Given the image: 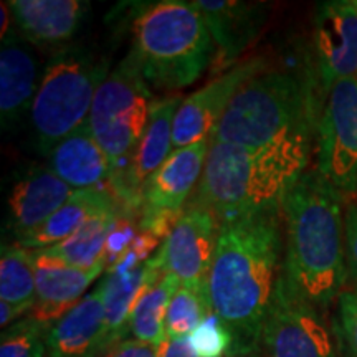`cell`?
Instances as JSON below:
<instances>
[{
	"label": "cell",
	"instance_id": "cell-6",
	"mask_svg": "<svg viewBox=\"0 0 357 357\" xmlns=\"http://www.w3.org/2000/svg\"><path fill=\"white\" fill-rule=\"evenodd\" d=\"M108 75V61L79 48H66L48 61L30 109L35 142L43 154L86 124Z\"/></svg>",
	"mask_w": 357,
	"mask_h": 357
},
{
	"label": "cell",
	"instance_id": "cell-3",
	"mask_svg": "<svg viewBox=\"0 0 357 357\" xmlns=\"http://www.w3.org/2000/svg\"><path fill=\"white\" fill-rule=\"evenodd\" d=\"M311 137L265 147L211 141L204 172L190 205L229 223L281 212L288 192L306 172Z\"/></svg>",
	"mask_w": 357,
	"mask_h": 357
},
{
	"label": "cell",
	"instance_id": "cell-21",
	"mask_svg": "<svg viewBox=\"0 0 357 357\" xmlns=\"http://www.w3.org/2000/svg\"><path fill=\"white\" fill-rule=\"evenodd\" d=\"M75 192L48 167L33 169L20 178L8 195L10 225L17 238L42 225Z\"/></svg>",
	"mask_w": 357,
	"mask_h": 357
},
{
	"label": "cell",
	"instance_id": "cell-24",
	"mask_svg": "<svg viewBox=\"0 0 357 357\" xmlns=\"http://www.w3.org/2000/svg\"><path fill=\"white\" fill-rule=\"evenodd\" d=\"M116 220H118L116 205H111L89 217L70 238L43 252L82 270H93L100 265H108L106 247Z\"/></svg>",
	"mask_w": 357,
	"mask_h": 357
},
{
	"label": "cell",
	"instance_id": "cell-14",
	"mask_svg": "<svg viewBox=\"0 0 357 357\" xmlns=\"http://www.w3.org/2000/svg\"><path fill=\"white\" fill-rule=\"evenodd\" d=\"M33 257L37 298L29 316L50 329L71 307L83 300V294L105 271L106 265H100L93 270H82L43 250L33 252Z\"/></svg>",
	"mask_w": 357,
	"mask_h": 357
},
{
	"label": "cell",
	"instance_id": "cell-2",
	"mask_svg": "<svg viewBox=\"0 0 357 357\" xmlns=\"http://www.w3.org/2000/svg\"><path fill=\"white\" fill-rule=\"evenodd\" d=\"M281 211L287 223L281 275L298 296L324 311L349 275L341 194L318 171L305 172Z\"/></svg>",
	"mask_w": 357,
	"mask_h": 357
},
{
	"label": "cell",
	"instance_id": "cell-4",
	"mask_svg": "<svg viewBox=\"0 0 357 357\" xmlns=\"http://www.w3.org/2000/svg\"><path fill=\"white\" fill-rule=\"evenodd\" d=\"M131 53L149 86L176 91L190 86L207 70L215 43L192 2L160 0L132 19Z\"/></svg>",
	"mask_w": 357,
	"mask_h": 357
},
{
	"label": "cell",
	"instance_id": "cell-13",
	"mask_svg": "<svg viewBox=\"0 0 357 357\" xmlns=\"http://www.w3.org/2000/svg\"><path fill=\"white\" fill-rule=\"evenodd\" d=\"M316 68L326 93L334 83L357 77V7L354 0L319 3L312 30Z\"/></svg>",
	"mask_w": 357,
	"mask_h": 357
},
{
	"label": "cell",
	"instance_id": "cell-30",
	"mask_svg": "<svg viewBox=\"0 0 357 357\" xmlns=\"http://www.w3.org/2000/svg\"><path fill=\"white\" fill-rule=\"evenodd\" d=\"M344 248L347 271L357 284V204H351L344 213Z\"/></svg>",
	"mask_w": 357,
	"mask_h": 357
},
{
	"label": "cell",
	"instance_id": "cell-10",
	"mask_svg": "<svg viewBox=\"0 0 357 357\" xmlns=\"http://www.w3.org/2000/svg\"><path fill=\"white\" fill-rule=\"evenodd\" d=\"M218 234L220 223L217 218L190 205L172 223L153 260L164 275L176 276L181 284H207Z\"/></svg>",
	"mask_w": 357,
	"mask_h": 357
},
{
	"label": "cell",
	"instance_id": "cell-20",
	"mask_svg": "<svg viewBox=\"0 0 357 357\" xmlns=\"http://www.w3.org/2000/svg\"><path fill=\"white\" fill-rule=\"evenodd\" d=\"M47 167L73 190L96 189L114 176V167L88 124L61 139L47 154Z\"/></svg>",
	"mask_w": 357,
	"mask_h": 357
},
{
	"label": "cell",
	"instance_id": "cell-1",
	"mask_svg": "<svg viewBox=\"0 0 357 357\" xmlns=\"http://www.w3.org/2000/svg\"><path fill=\"white\" fill-rule=\"evenodd\" d=\"M281 252L280 212L220 225L207 296L234 341L230 356H252L261 344L281 271Z\"/></svg>",
	"mask_w": 357,
	"mask_h": 357
},
{
	"label": "cell",
	"instance_id": "cell-23",
	"mask_svg": "<svg viewBox=\"0 0 357 357\" xmlns=\"http://www.w3.org/2000/svg\"><path fill=\"white\" fill-rule=\"evenodd\" d=\"M181 288V281L172 275H164L153 257L147 261V276L139 296L134 303L129 333L134 339L160 346L166 339L164 319L174 293Z\"/></svg>",
	"mask_w": 357,
	"mask_h": 357
},
{
	"label": "cell",
	"instance_id": "cell-16",
	"mask_svg": "<svg viewBox=\"0 0 357 357\" xmlns=\"http://www.w3.org/2000/svg\"><path fill=\"white\" fill-rule=\"evenodd\" d=\"M182 100L169 96L153 101L147 126L128 160L119 182V190L126 195H141V190L153 174L174 153V119Z\"/></svg>",
	"mask_w": 357,
	"mask_h": 357
},
{
	"label": "cell",
	"instance_id": "cell-8",
	"mask_svg": "<svg viewBox=\"0 0 357 357\" xmlns=\"http://www.w3.org/2000/svg\"><path fill=\"white\" fill-rule=\"evenodd\" d=\"M316 171L341 195L357 190V77L328 91L318 124Z\"/></svg>",
	"mask_w": 357,
	"mask_h": 357
},
{
	"label": "cell",
	"instance_id": "cell-17",
	"mask_svg": "<svg viewBox=\"0 0 357 357\" xmlns=\"http://www.w3.org/2000/svg\"><path fill=\"white\" fill-rule=\"evenodd\" d=\"M105 334V280L48 331V357H96Z\"/></svg>",
	"mask_w": 357,
	"mask_h": 357
},
{
	"label": "cell",
	"instance_id": "cell-35",
	"mask_svg": "<svg viewBox=\"0 0 357 357\" xmlns=\"http://www.w3.org/2000/svg\"><path fill=\"white\" fill-rule=\"evenodd\" d=\"M354 3H356V7H357V0H354Z\"/></svg>",
	"mask_w": 357,
	"mask_h": 357
},
{
	"label": "cell",
	"instance_id": "cell-9",
	"mask_svg": "<svg viewBox=\"0 0 357 357\" xmlns=\"http://www.w3.org/2000/svg\"><path fill=\"white\" fill-rule=\"evenodd\" d=\"M261 344L270 357H337L319 311L288 287L281 271Z\"/></svg>",
	"mask_w": 357,
	"mask_h": 357
},
{
	"label": "cell",
	"instance_id": "cell-26",
	"mask_svg": "<svg viewBox=\"0 0 357 357\" xmlns=\"http://www.w3.org/2000/svg\"><path fill=\"white\" fill-rule=\"evenodd\" d=\"M212 312L207 284H181L166 311V337H187Z\"/></svg>",
	"mask_w": 357,
	"mask_h": 357
},
{
	"label": "cell",
	"instance_id": "cell-31",
	"mask_svg": "<svg viewBox=\"0 0 357 357\" xmlns=\"http://www.w3.org/2000/svg\"><path fill=\"white\" fill-rule=\"evenodd\" d=\"M105 357H159V346L137 339H124L111 347Z\"/></svg>",
	"mask_w": 357,
	"mask_h": 357
},
{
	"label": "cell",
	"instance_id": "cell-15",
	"mask_svg": "<svg viewBox=\"0 0 357 357\" xmlns=\"http://www.w3.org/2000/svg\"><path fill=\"white\" fill-rule=\"evenodd\" d=\"M192 3L208 26L222 66H230L247 50L266 20V3L236 0H194Z\"/></svg>",
	"mask_w": 357,
	"mask_h": 357
},
{
	"label": "cell",
	"instance_id": "cell-32",
	"mask_svg": "<svg viewBox=\"0 0 357 357\" xmlns=\"http://www.w3.org/2000/svg\"><path fill=\"white\" fill-rule=\"evenodd\" d=\"M159 357H199L187 337H166L159 346Z\"/></svg>",
	"mask_w": 357,
	"mask_h": 357
},
{
	"label": "cell",
	"instance_id": "cell-12",
	"mask_svg": "<svg viewBox=\"0 0 357 357\" xmlns=\"http://www.w3.org/2000/svg\"><path fill=\"white\" fill-rule=\"evenodd\" d=\"M208 146L211 141H202L176 149L147 178L139 195L146 229L160 231L166 227V218L181 215L182 207L202 177Z\"/></svg>",
	"mask_w": 357,
	"mask_h": 357
},
{
	"label": "cell",
	"instance_id": "cell-19",
	"mask_svg": "<svg viewBox=\"0 0 357 357\" xmlns=\"http://www.w3.org/2000/svg\"><path fill=\"white\" fill-rule=\"evenodd\" d=\"M17 32L25 42L60 45L73 38L89 7L82 0H12Z\"/></svg>",
	"mask_w": 357,
	"mask_h": 357
},
{
	"label": "cell",
	"instance_id": "cell-34",
	"mask_svg": "<svg viewBox=\"0 0 357 357\" xmlns=\"http://www.w3.org/2000/svg\"><path fill=\"white\" fill-rule=\"evenodd\" d=\"M0 19H2V22H0V24H2V30H0L2 35H0V37L6 38L8 32H10V24L13 20L10 7H8V3H6V2H2V8H0Z\"/></svg>",
	"mask_w": 357,
	"mask_h": 357
},
{
	"label": "cell",
	"instance_id": "cell-22",
	"mask_svg": "<svg viewBox=\"0 0 357 357\" xmlns=\"http://www.w3.org/2000/svg\"><path fill=\"white\" fill-rule=\"evenodd\" d=\"M114 205V200L105 189L77 190L61 208L48 217L37 229L17 238V245L32 252L47 250L70 238L89 217Z\"/></svg>",
	"mask_w": 357,
	"mask_h": 357
},
{
	"label": "cell",
	"instance_id": "cell-28",
	"mask_svg": "<svg viewBox=\"0 0 357 357\" xmlns=\"http://www.w3.org/2000/svg\"><path fill=\"white\" fill-rule=\"evenodd\" d=\"M199 357H223L231 351V336L213 312L205 318L189 336Z\"/></svg>",
	"mask_w": 357,
	"mask_h": 357
},
{
	"label": "cell",
	"instance_id": "cell-18",
	"mask_svg": "<svg viewBox=\"0 0 357 357\" xmlns=\"http://www.w3.org/2000/svg\"><path fill=\"white\" fill-rule=\"evenodd\" d=\"M40 82L42 75L33 52L20 35L8 32L0 48V118L3 129L30 113Z\"/></svg>",
	"mask_w": 357,
	"mask_h": 357
},
{
	"label": "cell",
	"instance_id": "cell-33",
	"mask_svg": "<svg viewBox=\"0 0 357 357\" xmlns=\"http://www.w3.org/2000/svg\"><path fill=\"white\" fill-rule=\"evenodd\" d=\"M22 314H24V311L19 310V307L10 305V303L0 301V326H2L3 329H7L8 326H12L13 321Z\"/></svg>",
	"mask_w": 357,
	"mask_h": 357
},
{
	"label": "cell",
	"instance_id": "cell-7",
	"mask_svg": "<svg viewBox=\"0 0 357 357\" xmlns=\"http://www.w3.org/2000/svg\"><path fill=\"white\" fill-rule=\"evenodd\" d=\"M153 93L131 52L96 91L88 128L113 162L114 172L128 166L149 121Z\"/></svg>",
	"mask_w": 357,
	"mask_h": 357
},
{
	"label": "cell",
	"instance_id": "cell-11",
	"mask_svg": "<svg viewBox=\"0 0 357 357\" xmlns=\"http://www.w3.org/2000/svg\"><path fill=\"white\" fill-rule=\"evenodd\" d=\"M265 66L261 58L240 61L182 100L174 119V151L195 142L211 141L212 132L236 93L250 79L266 71Z\"/></svg>",
	"mask_w": 357,
	"mask_h": 357
},
{
	"label": "cell",
	"instance_id": "cell-25",
	"mask_svg": "<svg viewBox=\"0 0 357 357\" xmlns=\"http://www.w3.org/2000/svg\"><path fill=\"white\" fill-rule=\"evenodd\" d=\"M0 298L24 312L37 298V275L32 250L20 245H3L0 253Z\"/></svg>",
	"mask_w": 357,
	"mask_h": 357
},
{
	"label": "cell",
	"instance_id": "cell-5",
	"mask_svg": "<svg viewBox=\"0 0 357 357\" xmlns=\"http://www.w3.org/2000/svg\"><path fill=\"white\" fill-rule=\"evenodd\" d=\"M311 126L310 88L293 73L263 71L236 93L211 141L265 149L311 137Z\"/></svg>",
	"mask_w": 357,
	"mask_h": 357
},
{
	"label": "cell",
	"instance_id": "cell-29",
	"mask_svg": "<svg viewBox=\"0 0 357 357\" xmlns=\"http://www.w3.org/2000/svg\"><path fill=\"white\" fill-rule=\"evenodd\" d=\"M334 329L344 357H357V291L339 294Z\"/></svg>",
	"mask_w": 357,
	"mask_h": 357
},
{
	"label": "cell",
	"instance_id": "cell-27",
	"mask_svg": "<svg viewBox=\"0 0 357 357\" xmlns=\"http://www.w3.org/2000/svg\"><path fill=\"white\" fill-rule=\"evenodd\" d=\"M50 329L30 316L3 329L0 357H45L48 354Z\"/></svg>",
	"mask_w": 357,
	"mask_h": 357
}]
</instances>
